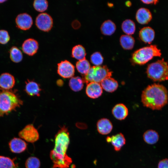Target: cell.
I'll use <instances>...</instances> for the list:
<instances>
[{"label":"cell","mask_w":168,"mask_h":168,"mask_svg":"<svg viewBox=\"0 0 168 168\" xmlns=\"http://www.w3.org/2000/svg\"><path fill=\"white\" fill-rule=\"evenodd\" d=\"M54 148L50 151V158L53 168H68L72 162L71 157L66 153L70 143L69 133L67 128H61L55 136Z\"/></svg>","instance_id":"obj_1"},{"label":"cell","mask_w":168,"mask_h":168,"mask_svg":"<svg viewBox=\"0 0 168 168\" xmlns=\"http://www.w3.org/2000/svg\"><path fill=\"white\" fill-rule=\"evenodd\" d=\"M141 101L145 107L153 110H160L168 103L167 90L159 84L149 85L142 91Z\"/></svg>","instance_id":"obj_2"},{"label":"cell","mask_w":168,"mask_h":168,"mask_svg":"<svg viewBox=\"0 0 168 168\" xmlns=\"http://www.w3.org/2000/svg\"><path fill=\"white\" fill-rule=\"evenodd\" d=\"M17 95L8 90L0 92V117L7 115L23 104Z\"/></svg>","instance_id":"obj_3"},{"label":"cell","mask_w":168,"mask_h":168,"mask_svg":"<svg viewBox=\"0 0 168 168\" xmlns=\"http://www.w3.org/2000/svg\"><path fill=\"white\" fill-rule=\"evenodd\" d=\"M146 73L148 78L155 82L168 80V64L164 59L151 63L147 66Z\"/></svg>","instance_id":"obj_4"},{"label":"cell","mask_w":168,"mask_h":168,"mask_svg":"<svg viewBox=\"0 0 168 168\" xmlns=\"http://www.w3.org/2000/svg\"><path fill=\"white\" fill-rule=\"evenodd\" d=\"M161 50L155 45L143 47L135 51L132 56V61L138 65L144 64L154 57H160Z\"/></svg>","instance_id":"obj_5"},{"label":"cell","mask_w":168,"mask_h":168,"mask_svg":"<svg viewBox=\"0 0 168 168\" xmlns=\"http://www.w3.org/2000/svg\"><path fill=\"white\" fill-rule=\"evenodd\" d=\"M112 72L106 66H93L91 67L83 78L84 82L100 83L105 78L111 77Z\"/></svg>","instance_id":"obj_6"},{"label":"cell","mask_w":168,"mask_h":168,"mask_svg":"<svg viewBox=\"0 0 168 168\" xmlns=\"http://www.w3.org/2000/svg\"><path fill=\"white\" fill-rule=\"evenodd\" d=\"M19 136L26 141L32 143L39 139V135L37 130L32 124L26 125L18 133Z\"/></svg>","instance_id":"obj_7"},{"label":"cell","mask_w":168,"mask_h":168,"mask_svg":"<svg viewBox=\"0 0 168 168\" xmlns=\"http://www.w3.org/2000/svg\"><path fill=\"white\" fill-rule=\"evenodd\" d=\"M36 25L40 30L48 31L52 28L53 20L51 17L46 13H41L37 16L35 20Z\"/></svg>","instance_id":"obj_8"},{"label":"cell","mask_w":168,"mask_h":168,"mask_svg":"<svg viewBox=\"0 0 168 168\" xmlns=\"http://www.w3.org/2000/svg\"><path fill=\"white\" fill-rule=\"evenodd\" d=\"M57 72L63 78H71L74 74V66L68 60L62 61L58 64Z\"/></svg>","instance_id":"obj_9"},{"label":"cell","mask_w":168,"mask_h":168,"mask_svg":"<svg viewBox=\"0 0 168 168\" xmlns=\"http://www.w3.org/2000/svg\"><path fill=\"white\" fill-rule=\"evenodd\" d=\"M15 21L17 27L23 30L29 29L33 24L32 17L25 13L18 15L16 18Z\"/></svg>","instance_id":"obj_10"},{"label":"cell","mask_w":168,"mask_h":168,"mask_svg":"<svg viewBox=\"0 0 168 168\" xmlns=\"http://www.w3.org/2000/svg\"><path fill=\"white\" fill-rule=\"evenodd\" d=\"M106 140L108 143H111L114 150L117 152L121 150L126 142L124 136L121 133H117L111 136H107L106 138Z\"/></svg>","instance_id":"obj_11"},{"label":"cell","mask_w":168,"mask_h":168,"mask_svg":"<svg viewBox=\"0 0 168 168\" xmlns=\"http://www.w3.org/2000/svg\"><path fill=\"white\" fill-rule=\"evenodd\" d=\"M86 92L89 97L92 99H96L101 95L103 92V89L100 83L92 82L87 84Z\"/></svg>","instance_id":"obj_12"},{"label":"cell","mask_w":168,"mask_h":168,"mask_svg":"<svg viewBox=\"0 0 168 168\" xmlns=\"http://www.w3.org/2000/svg\"><path fill=\"white\" fill-rule=\"evenodd\" d=\"M9 146L11 151L12 152L20 153L26 150L27 144L20 138H14L9 142Z\"/></svg>","instance_id":"obj_13"},{"label":"cell","mask_w":168,"mask_h":168,"mask_svg":"<svg viewBox=\"0 0 168 168\" xmlns=\"http://www.w3.org/2000/svg\"><path fill=\"white\" fill-rule=\"evenodd\" d=\"M39 48L38 42L32 38L26 40L23 43L22 49L23 52L29 56H33L37 52Z\"/></svg>","instance_id":"obj_14"},{"label":"cell","mask_w":168,"mask_h":168,"mask_svg":"<svg viewBox=\"0 0 168 168\" xmlns=\"http://www.w3.org/2000/svg\"><path fill=\"white\" fill-rule=\"evenodd\" d=\"M15 82L14 77L9 73H3L0 76V87L3 90H8L12 89Z\"/></svg>","instance_id":"obj_15"},{"label":"cell","mask_w":168,"mask_h":168,"mask_svg":"<svg viewBox=\"0 0 168 168\" xmlns=\"http://www.w3.org/2000/svg\"><path fill=\"white\" fill-rule=\"evenodd\" d=\"M97 130L101 135H106L112 131L113 126L111 122L106 118L99 119L96 124Z\"/></svg>","instance_id":"obj_16"},{"label":"cell","mask_w":168,"mask_h":168,"mask_svg":"<svg viewBox=\"0 0 168 168\" xmlns=\"http://www.w3.org/2000/svg\"><path fill=\"white\" fill-rule=\"evenodd\" d=\"M152 15L150 10L145 8L142 7L139 9L136 14L137 21L141 24L148 23L152 20Z\"/></svg>","instance_id":"obj_17"},{"label":"cell","mask_w":168,"mask_h":168,"mask_svg":"<svg viewBox=\"0 0 168 168\" xmlns=\"http://www.w3.org/2000/svg\"><path fill=\"white\" fill-rule=\"evenodd\" d=\"M155 32L154 30L149 26L144 27L139 32V37L145 43L150 44L154 40Z\"/></svg>","instance_id":"obj_18"},{"label":"cell","mask_w":168,"mask_h":168,"mask_svg":"<svg viewBox=\"0 0 168 168\" xmlns=\"http://www.w3.org/2000/svg\"><path fill=\"white\" fill-rule=\"evenodd\" d=\"M112 112L114 117L119 120L124 119L128 114L127 108L122 103L118 104L115 105L112 109Z\"/></svg>","instance_id":"obj_19"},{"label":"cell","mask_w":168,"mask_h":168,"mask_svg":"<svg viewBox=\"0 0 168 168\" xmlns=\"http://www.w3.org/2000/svg\"><path fill=\"white\" fill-rule=\"evenodd\" d=\"M26 84L25 91L28 95L31 96H40L41 89L38 83L28 80L26 82Z\"/></svg>","instance_id":"obj_20"},{"label":"cell","mask_w":168,"mask_h":168,"mask_svg":"<svg viewBox=\"0 0 168 168\" xmlns=\"http://www.w3.org/2000/svg\"><path fill=\"white\" fill-rule=\"evenodd\" d=\"M100 83L102 89L109 92L114 91L119 85L117 81L111 77L105 78Z\"/></svg>","instance_id":"obj_21"},{"label":"cell","mask_w":168,"mask_h":168,"mask_svg":"<svg viewBox=\"0 0 168 168\" xmlns=\"http://www.w3.org/2000/svg\"><path fill=\"white\" fill-rule=\"evenodd\" d=\"M143 138L145 142L148 144L152 145L158 142L159 136L156 131L150 129L145 132L143 134Z\"/></svg>","instance_id":"obj_22"},{"label":"cell","mask_w":168,"mask_h":168,"mask_svg":"<svg viewBox=\"0 0 168 168\" xmlns=\"http://www.w3.org/2000/svg\"><path fill=\"white\" fill-rule=\"evenodd\" d=\"M116 29L115 24L111 20H107L103 22L100 27L102 33L105 35H110L113 34Z\"/></svg>","instance_id":"obj_23"},{"label":"cell","mask_w":168,"mask_h":168,"mask_svg":"<svg viewBox=\"0 0 168 168\" xmlns=\"http://www.w3.org/2000/svg\"><path fill=\"white\" fill-rule=\"evenodd\" d=\"M120 43L124 49L130 50L133 47L135 40L133 37L131 35H123L120 37Z\"/></svg>","instance_id":"obj_24"},{"label":"cell","mask_w":168,"mask_h":168,"mask_svg":"<svg viewBox=\"0 0 168 168\" xmlns=\"http://www.w3.org/2000/svg\"><path fill=\"white\" fill-rule=\"evenodd\" d=\"M16 158L0 156V168H20L18 163L15 162Z\"/></svg>","instance_id":"obj_25"},{"label":"cell","mask_w":168,"mask_h":168,"mask_svg":"<svg viewBox=\"0 0 168 168\" xmlns=\"http://www.w3.org/2000/svg\"><path fill=\"white\" fill-rule=\"evenodd\" d=\"M83 79L80 77H72L69 80V85L72 91L77 92L81 91L83 88Z\"/></svg>","instance_id":"obj_26"},{"label":"cell","mask_w":168,"mask_h":168,"mask_svg":"<svg viewBox=\"0 0 168 168\" xmlns=\"http://www.w3.org/2000/svg\"><path fill=\"white\" fill-rule=\"evenodd\" d=\"M86 54L85 48L81 45L74 46L72 49V57L79 60L85 59Z\"/></svg>","instance_id":"obj_27"},{"label":"cell","mask_w":168,"mask_h":168,"mask_svg":"<svg viewBox=\"0 0 168 168\" xmlns=\"http://www.w3.org/2000/svg\"><path fill=\"white\" fill-rule=\"evenodd\" d=\"M121 27L124 33L129 35L133 34L136 29L135 23L130 19L124 20L122 23Z\"/></svg>","instance_id":"obj_28"},{"label":"cell","mask_w":168,"mask_h":168,"mask_svg":"<svg viewBox=\"0 0 168 168\" xmlns=\"http://www.w3.org/2000/svg\"><path fill=\"white\" fill-rule=\"evenodd\" d=\"M91 67L89 62L86 58L79 60L76 63V68L78 71L84 75L87 73Z\"/></svg>","instance_id":"obj_29"},{"label":"cell","mask_w":168,"mask_h":168,"mask_svg":"<svg viewBox=\"0 0 168 168\" xmlns=\"http://www.w3.org/2000/svg\"><path fill=\"white\" fill-rule=\"evenodd\" d=\"M10 57L11 60L16 63L20 62L23 58L21 51L16 46H13L10 49Z\"/></svg>","instance_id":"obj_30"},{"label":"cell","mask_w":168,"mask_h":168,"mask_svg":"<svg viewBox=\"0 0 168 168\" xmlns=\"http://www.w3.org/2000/svg\"><path fill=\"white\" fill-rule=\"evenodd\" d=\"M40 162L36 157L31 156L29 157L25 162L26 168H40Z\"/></svg>","instance_id":"obj_31"},{"label":"cell","mask_w":168,"mask_h":168,"mask_svg":"<svg viewBox=\"0 0 168 168\" xmlns=\"http://www.w3.org/2000/svg\"><path fill=\"white\" fill-rule=\"evenodd\" d=\"M33 5L35 10L42 12L47 9L48 2L46 0H35L34 1Z\"/></svg>","instance_id":"obj_32"},{"label":"cell","mask_w":168,"mask_h":168,"mask_svg":"<svg viewBox=\"0 0 168 168\" xmlns=\"http://www.w3.org/2000/svg\"><path fill=\"white\" fill-rule=\"evenodd\" d=\"M91 63L95 66H100L103 61V58L100 53L96 52L91 54L90 57Z\"/></svg>","instance_id":"obj_33"},{"label":"cell","mask_w":168,"mask_h":168,"mask_svg":"<svg viewBox=\"0 0 168 168\" xmlns=\"http://www.w3.org/2000/svg\"><path fill=\"white\" fill-rule=\"evenodd\" d=\"M10 37L7 31L0 30V44H6L9 41Z\"/></svg>","instance_id":"obj_34"},{"label":"cell","mask_w":168,"mask_h":168,"mask_svg":"<svg viewBox=\"0 0 168 168\" xmlns=\"http://www.w3.org/2000/svg\"><path fill=\"white\" fill-rule=\"evenodd\" d=\"M158 168H168V159H165L160 161L158 164Z\"/></svg>","instance_id":"obj_35"},{"label":"cell","mask_w":168,"mask_h":168,"mask_svg":"<svg viewBox=\"0 0 168 168\" xmlns=\"http://www.w3.org/2000/svg\"><path fill=\"white\" fill-rule=\"evenodd\" d=\"M142 2L146 4H156L159 1L157 0H141Z\"/></svg>","instance_id":"obj_36"},{"label":"cell","mask_w":168,"mask_h":168,"mask_svg":"<svg viewBox=\"0 0 168 168\" xmlns=\"http://www.w3.org/2000/svg\"><path fill=\"white\" fill-rule=\"evenodd\" d=\"M131 5V3L129 1H127L126 2V5L127 6H129Z\"/></svg>","instance_id":"obj_37"},{"label":"cell","mask_w":168,"mask_h":168,"mask_svg":"<svg viewBox=\"0 0 168 168\" xmlns=\"http://www.w3.org/2000/svg\"><path fill=\"white\" fill-rule=\"evenodd\" d=\"M7 0H0V3H3L6 1Z\"/></svg>","instance_id":"obj_38"}]
</instances>
